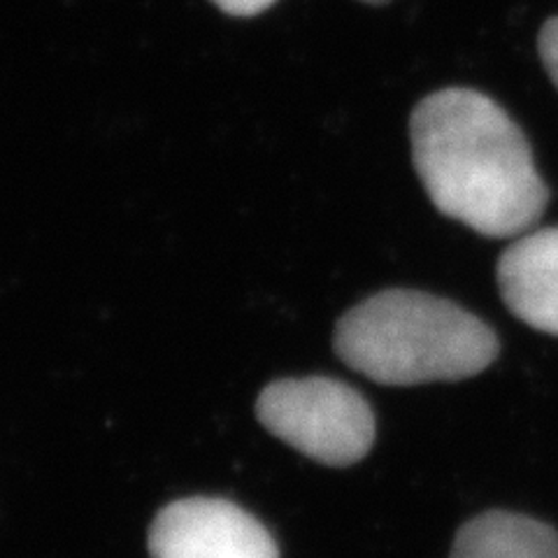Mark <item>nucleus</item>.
I'll return each mask as SVG.
<instances>
[{"label":"nucleus","instance_id":"nucleus-1","mask_svg":"<svg viewBox=\"0 0 558 558\" xmlns=\"http://www.w3.org/2000/svg\"><path fill=\"white\" fill-rule=\"evenodd\" d=\"M412 161L433 205L486 238H519L545 215L549 189L526 135L473 89L426 96L410 117Z\"/></svg>","mask_w":558,"mask_h":558},{"label":"nucleus","instance_id":"nucleus-2","mask_svg":"<svg viewBox=\"0 0 558 558\" xmlns=\"http://www.w3.org/2000/svg\"><path fill=\"white\" fill-rule=\"evenodd\" d=\"M333 347L349 368L387 387L475 377L500 352L492 326L414 289L379 291L349 310Z\"/></svg>","mask_w":558,"mask_h":558},{"label":"nucleus","instance_id":"nucleus-3","mask_svg":"<svg viewBox=\"0 0 558 558\" xmlns=\"http://www.w3.org/2000/svg\"><path fill=\"white\" fill-rule=\"evenodd\" d=\"M256 416L275 438L324 465H352L375 442V414L368 400L330 377L268 384L256 400Z\"/></svg>","mask_w":558,"mask_h":558},{"label":"nucleus","instance_id":"nucleus-4","mask_svg":"<svg viewBox=\"0 0 558 558\" xmlns=\"http://www.w3.org/2000/svg\"><path fill=\"white\" fill-rule=\"evenodd\" d=\"M151 558H279L268 529L223 498L174 500L149 529Z\"/></svg>","mask_w":558,"mask_h":558},{"label":"nucleus","instance_id":"nucleus-5","mask_svg":"<svg viewBox=\"0 0 558 558\" xmlns=\"http://www.w3.org/2000/svg\"><path fill=\"white\" fill-rule=\"evenodd\" d=\"M496 272L514 317L558 338V226L519 235L500 254Z\"/></svg>","mask_w":558,"mask_h":558},{"label":"nucleus","instance_id":"nucleus-6","mask_svg":"<svg viewBox=\"0 0 558 558\" xmlns=\"http://www.w3.org/2000/svg\"><path fill=\"white\" fill-rule=\"evenodd\" d=\"M451 558H558V535L543 521L496 510L463 523Z\"/></svg>","mask_w":558,"mask_h":558},{"label":"nucleus","instance_id":"nucleus-7","mask_svg":"<svg viewBox=\"0 0 558 558\" xmlns=\"http://www.w3.org/2000/svg\"><path fill=\"white\" fill-rule=\"evenodd\" d=\"M537 49H539V59H543L547 73L558 89V16H551V20L543 26V31H539Z\"/></svg>","mask_w":558,"mask_h":558},{"label":"nucleus","instance_id":"nucleus-8","mask_svg":"<svg viewBox=\"0 0 558 558\" xmlns=\"http://www.w3.org/2000/svg\"><path fill=\"white\" fill-rule=\"evenodd\" d=\"M213 3L231 16H254L266 12L275 0H213Z\"/></svg>","mask_w":558,"mask_h":558},{"label":"nucleus","instance_id":"nucleus-9","mask_svg":"<svg viewBox=\"0 0 558 558\" xmlns=\"http://www.w3.org/2000/svg\"><path fill=\"white\" fill-rule=\"evenodd\" d=\"M361 3H368V5H384V3H389V0H361Z\"/></svg>","mask_w":558,"mask_h":558}]
</instances>
